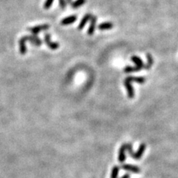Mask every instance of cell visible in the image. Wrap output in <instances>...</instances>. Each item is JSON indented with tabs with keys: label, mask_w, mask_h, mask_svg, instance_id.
<instances>
[{
	"label": "cell",
	"mask_w": 178,
	"mask_h": 178,
	"mask_svg": "<svg viewBox=\"0 0 178 178\" xmlns=\"http://www.w3.org/2000/svg\"><path fill=\"white\" fill-rule=\"evenodd\" d=\"M119 171H120V168H119L117 165L114 166L112 169V171H111V178H117V177H118Z\"/></svg>",
	"instance_id": "18"
},
{
	"label": "cell",
	"mask_w": 178,
	"mask_h": 178,
	"mask_svg": "<svg viewBox=\"0 0 178 178\" xmlns=\"http://www.w3.org/2000/svg\"><path fill=\"white\" fill-rule=\"evenodd\" d=\"M146 57H147V63L145 65L144 68H145V69H149V68H151V66L154 63V60H153V57L151 55V54H146Z\"/></svg>",
	"instance_id": "15"
},
{
	"label": "cell",
	"mask_w": 178,
	"mask_h": 178,
	"mask_svg": "<svg viewBox=\"0 0 178 178\" xmlns=\"http://www.w3.org/2000/svg\"><path fill=\"white\" fill-rule=\"evenodd\" d=\"M45 41L46 43L51 50H56L59 48L60 45L56 42H52L51 40V35L50 33H46L45 34Z\"/></svg>",
	"instance_id": "2"
},
{
	"label": "cell",
	"mask_w": 178,
	"mask_h": 178,
	"mask_svg": "<svg viewBox=\"0 0 178 178\" xmlns=\"http://www.w3.org/2000/svg\"><path fill=\"white\" fill-rule=\"evenodd\" d=\"M140 68L138 67H137V66H135V67H133V66H127V67H125L124 68V72L125 73H133V72H137V71H140Z\"/></svg>",
	"instance_id": "16"
},
{
	"label": "cell",
	"mask_w": 178,
	"mask_h": 178,
	"mask_svg": "<svg viewBox=\"0 0 178 178\" xmlns=\"http://www.w3.org/2000/svg\"><path fill=\"white\" fill-rule=\"evenodd\" d=\"M113 27H114V24L110 22H102L98 25V28L100 31H106V30L111 29Z\"/></svg>",
	"instance_id": "14"
},
{
	"label": "cell",
	"mask_w": 178,
	"mask_h": 178,
	"mask_svg": "<svg viewBox=\"0 0 178 178\" xmlns=\"http://www.w3.org/2000/svg\"><path fill=\"white\" fill-rule=\"evenodd\" d=\"M131 60L133 62H135L137 67L140 68V69H143V68H144V67H145V64L143 63V62L142 61V60H141V59H140L139 56H131Z\"/></svg>",
	"instance_id": "13"
},
{
	"label": "cell",
	"mask_w": 178,
	"mask_h": 178,
	"mask_svg": "<svg viewBox=\"0 0 178 178\" xmlns=\"http://www.w3.org/2000/svg\"><path fill=\"white\" fill-rule=\"evenodd\" d=\"M129 175H128V174H126V175H123V176L121 178H129Z\"/></svg>",
	"instance_id": "21"
},
{
	"label": "cell",
	"mask_w": 178,
	"mask_h": 178,
	"mask_svg": "<svg viewBox=\"0 0 178 178\" xmlns=\"http://www.w3.org/2000/svg\"><path fill=\"white\" fill-rule=\"evenodd\" d=\"M26 39L25 36L22 37L19 40V51L21 54L25 55L27 52V48H26Z\"/></svg>",
	"instance_id": "12"
},
{
	"label": "cell",
	"mask_w": 178,
	"mask_h": 178,
	"mask_svg": "<svg viewBox=\"0 0 178 178\" xmlns=\"http://www.w3.org/2000/svg\"><path fill=\"white\" fill-rule=\"evenodd\" d=\"M127 151V146L126 144L123 145L120 147V151H119V156H118V161L121 163H124L126 159V155H125V151Z\"/></svg>",
	"instance_id": "4"
},
{
	"label": "cell",
	"mask_w": 178,
	"mask_h": 178,
	"mask_svg": "<svg viewBox=\"0 0 178 178\" xmlns=\"http://www.w3.org/2000/svg\"><path fill=\"white\" fill-rule=\"evenodd\" d=\"M26 39V41H29L31 43L36 46H39L42 45V41L39 39L36 36V35H33V36H25Z\"/></svg>",
	"instance_id": "8"
},
{
	"label": "cell",
	"mask_w": 178,
	"mask_h": 178,
	"mask_svg": "<svg viewBox=\"0 0 178 178\" xmlns=\"http://www.w3.org/2000/svg\"><path fill=\"white\" fill-rule=\"evenodd\" d=\"M77 19L76 15H72V16H70V17H68L66 18L63 19L61 21V25H71V24L74 23Z\"/></svg>",
	"instance_id": "9"
},
{
	"label": "cell",
	"mask_w": 178,
	"mask_h": 178,
	"mask_svg": "<svg viewBox=\"0 0 178 178\" xmlns=\"http://www.w3.org/2000/svg\"><path fill=\"white\" fill-rule=\"evenodd\" d=\"M122 169L126 171H131V172L135 173V174H138L140 172V169L138 166L134 165H129V164H125L122 165Z\"/></svg>",
	"instance_id": "7"
},
{
	"label": "cell",
	"mask_w": 178,
	"mask_h": 178,
	"mask_svg": "<svg viewBox=\"0 0 178 178\" xmlns=\"http://www.w3.org/2000/svg\"><path fill=\"white\" fill-rule=\"evenodd\" d=\"M145 148H146V145L145 143H142L140 145L138 150L136 151V152L133 153V155H131V156L134 159H140L141 157L143 156V153L145 151Z\"/></svg>",
	"instance_id": "3"
},
{
	"label": "cell",
	"mask_w": 178,
	"mask_h": 178,
	"mask_svg": "<svg viewBox=\"0 0 178 178\" xmlns=\"http://www.w3.org/2000/svg\"><path fill=\"white\" fill-rule=\"evenodd\" d=\"M86 2V0H76L75 2H73L71 4V6H72L73 8H78L80 6H82V5Z\"/></svg>",
	"instance_id": "17"
},
{
	"label": "cell",
	"mask_w": 178,
	"mask_h": 178,
	"mask_svg": "<svg viewBox=\"0 0 178 178\" xmlns=\"http://www.w3.org/2000/svg\"><path fill=\"white\" fill-rule=\"evenodd\" d=\"M50 27L49 25H47V24H45V25H37L33 27H30L28 28V31H31V33H33V35L38 34L39 32L43 31H46Z\"/></svg>",
	"instance_id": "1"
},
{
	"label": "cell",
	"mask_w": 178,
	"mask_h": 178,
	"mask_svg": "<svg viewBox=\"0 0 178 178\" xmlns=\"http://www.w3.org/2000/svg\"><path fill=\"white\" fill-rule=\"evenodd\" d=\"M59 3H60V6L62 9H65L66 7V0H59Z\"/></svg>",
	"instance_id": "20"
},
{
	"label": "cell",
	"mask_w": 178,
	"mask_h": 178,
	"mask_svg": "<svg viewBox=\"0 0 178 178\" xmlns=\"http://www.w3.org/2000/svg\"><path fill=\"white\" fill-rule=\"evenodd\" d=\"M124 86H125V88L127 89L128 96L129 98H133L135 96V91H134V88H133L132 85H131V82H130L129 81H128V80L125 79V80H124Z\"/></svg>",
	"instance_id": "5"
},
{
	"label": "cell",
	"mask_w": 178,
	"mask_h": 178,
	"mask_svg": "<svg viewBox=\"0 0 178 178\" xmlns=\"http://www.w3.org/2000/svg\"><path fill=\"white\" fill-rule=\"evenodd\" d=\"M91 24L88 27V34L91 36L93 35V33H94L95 28H96V21H97V17L96 16H92V17L91 18Z\"/></svg>",
	"instance_id": "6"
},
{
	"label": "cell",
	"mask_w": 178,
	"mask_h": 178,
	"mask_svg": "<svg viewBox=\"0 0 178 178\" xmlns=\"http://www.w3.org/2000/svg\"><path fill=\"white\" fill-rule=\"evenodd\" d=\"M67 2H68V3H71V0H67Z\"/></svg>",
	"instance_id": "22"
},
{
	"label": "cell",
	"mask_w": 178,
	"mask_h": 178,
	"mask_svg": "<svg viewBox=\"0 0 178 178\" xmlns=\"http://www.w3.org/2000/svg\"><path fill=\"white\" fill-rule=\"evenodd\" d=\"M125 80L129 81L130 82H137L139 84H143L145 82V78L143 76H128L125 78Z\"/></svg>",
	"instance_id": "10"
},
{
	"label": "cell",
	"mask_w": 178,
	"mask_h": 178,
	"mask_svg": "<svg viewBox=\"0 0 178 178\" xmlns=\"http://www.w3.org/2000/svg\"><path fill=\"white\" fill-rule=\"evenodd\" d=\"M91 17H92V14H91V13H87L86 15H85L83 17V18L82 19V20H81L80 23L79 24L78 29L79 30L83 29V27L86 26V25L87 24V22H88L89 19H91Z\"/></svg>",
	"instance_id": "11"
},
{
	"label": "cell",
	"mask_w": 178,
	"mask_h": 178,
	"mask_svg": "<svg viewBox=\"0 0 178 178\" xmlns=\"http://www.w3.org/2000/svg\"><path fill=\"white\" fill-rule=\"evenodd\" d=\"M54 2V0H46L45 4H44V8L45 9H49L52 4Z\"/></svg>",
	"instance_id": "19"
}]
</instances>
